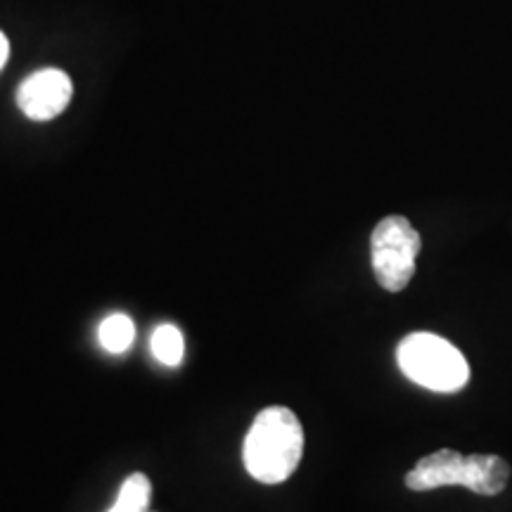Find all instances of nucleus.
Instances as JSON below:
<instances>
[{
  "label": "nucleus",
  "instance_id": "f257e3e1",
  "mask_svg": "<svg viewBox=\"0 0 512 512\" xmlns=\"http://www.w3.org/2000/svg\"><path fill=\"white\" fill-rule=\"evenodd\" d=\"M304 456V427L290 408L268 406L256 415L242 444V463L261 484H283Z\"/></svg>",
  "mask_w": 512,
  "mask_h": 512
},
{
  "label": "nucleus",
  "instance_id": "f03ea898",
  "mask_svg": "<svg viewBox=\"0 0 512 512\" xmlns=\"http://www.w3.org/2000/svg\"><path fill=\"white\" fill-rule=\"evenodd\" d=\"M510 482V465L501 456H463L453 448L420 458L406 475L411 491H432L441 486H465L479 496H498Z\"/></svg>",
  "mask_w": 512,
  "mask_h": 512
},
{
  "label": "nucleus",
  "instance_id": "7ed1b4c3",
  "mask_svg": "<svg viewBox=\"0 0 512 512\" xmlns=\"http://www.w3.org/2000/svg\"><path fill=\"white\" fill-rule=\"evenodd\" d=\"M396 363L408 380L439 394L460 392L470 380V366L458 347L434 332H413L396 349Z\"/></svg>",
  "mask_w": 512,
  "mask_h": 512
},
{
  "label": "nucleus",
  "instance_id": "20e7f679",
  "mask_svg": "<svg viewBox=\"0 0 512 512\" xmlns=\"http://www.w3.org/2000/svg\"><path fill=\"white\" fill-rule=\"evenodd\" d=\"M422 240L406 216L392 214L377 223L370 235V264L375 280L387 292H401L415 275Z\"/></svg>",
  "mask_w": 512,
  "mask_h": 512
},
{
  "label": "nucleus",
  "instance_id": "39448f33",
  "mask_svg": "<svg viewBox=\"0 0 512 512\" xmlns=\"http://www.w3.org/2000/svg\"><path fill=\"white\" fill-rule=\"evenodd\" d=\"M74 83L60 69H41L27 76L17 91L19 110L34 121H50L69 107Z\"/></svg>",
  "mask_w": 512,
  "mask_h": 512
},
{
  "label": "nucleus",
  "instance_id": "423d86ee",
  "mask_svg": "<svg viewBox=\"0 0 512 512\" xmlns=\"http://www.w3.org/2000/svg\"><path fill=\"white\" fill-rule=\"evenodd\" d=\"M152 501V484L150 477L143 472H133L121 484L117 501L107 512H147Z\"/></svg>",
  "mask_w": 512,
  "mask_h": 512
},
{
  "label": "nucleus",
  "instance_id": "0eeeda50",
  "mask_svg": "<svg viewBox=\"0 0 512 512\" xmlns=\"http://www.w3.org/2000/svg\"><path fill=\"white\" fill-rule=\"evenodd\" d=\"M98 339L102 349L110 351V354H124L131 349L133 339H136V325L126 313H112L100 323Z\"/></svg>",
  "mask_w": 512,
  "mask_h": 512
},
{
  "label": "nucleus",
  "instance_id": "6e6552de",
  "mask_svg": "<svg viewBox=\"0 0 512 512\" xmlns=\"http://www.w3.org/2000/svg\"><path fill=\"white\" fill-rule=\"evenodd\" d=\"M150 347H152V354H155V358L162 363V366L176 368L185 356V337L176 325L164 323L152 332Z\"/></svg>",
  "mask_w": 512,
  "mask_h": 512
},
{
  "label": "nucleus",
  "instance_id": "1a4fd4ad",
  "mask_svg": "<svg viewBox=\"0 0 512 512\" xmlns=\"http://www.w3.org/2000/svg\"><path fill=\"white\" fill-rule=\"evenodd\" d=\"M8 55H10V43L3 31H0V69H3L5 62H8Z\"/></svg>",
  "mask_w": 512,
  "mask_h": 512
},
{
  "label": "nucleus",
  "instance_id": "9d476101",
  "mask_svg": "<svg viewBox=\"0 0 512 512\" xmlns=\"http://www.w3.org/2000/svg\"><path fill=\"white\" fill-rule=\"evenodd\" d=\"M147 512H150V510H147Z\"/></svg>",
  "mask_w": 512,
  "mask_h": 512
}]
</instances>
